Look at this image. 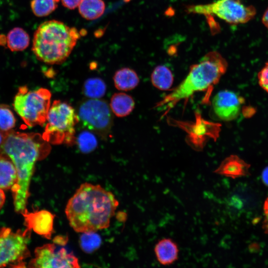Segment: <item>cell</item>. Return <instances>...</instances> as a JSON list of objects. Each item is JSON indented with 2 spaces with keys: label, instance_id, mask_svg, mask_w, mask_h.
I'll return each instance as SVG.
<instances>
[{
  "label": "cell",
  "instance_id": "4dcf8cb0",
  "mask_svg": "<svg viewBox=\"0 0 268 268\" xmlns=\"http://www.w3.org/2000/svg\"><path fill=\"white\" fill-rule=\"evenodd\" d=\"M5 200V194L2 189L0 188V210L3 206Z\"/></svg>",
  "mask_w": 268,
  "mask_h": 268
},
{
  "label": "cell",
  "instance_id": "83f0119b",
  "mask_svg": "<svg viewBox=\"0 0 268 268\" xmlns=\"http://www.w3.org/2000/svg\"><path fill=\"white\" fill-rule=\"evenodd\" d=\"M265 219L263 227L266 232H268V198L265 201L264 205Z\"/></svg>",
  "mask_w": 268,
  "mask_h": 268
},
{
  "label": "cell",
  "instance_id": "e0dca14e",
  "mask_svg": "<svg viewBox=\"0 0 268 268\" xmlns=\"http://www.w3.org/2000/svg\"><path fill=\"white\" fill-rule=\"evenodd\" d=\"M16 180L17 173L13 163L7 157L0 155V188L11 189Z\"/></svg>",
  "mask_w": 268,
  "mask_h": 268
},
{
  "label": "cell",
  "instance_id": "9c48e42d",
  "mask_svg": "<svg viewBox=\"0 0 268 268\" xmlns=\"http://www.w3.org/2000/svg\"><path fill=\"white\" fill-rule=\"evenodd\" d=\"M108 103L100 99L88 98L78 106L77 115L83 126L102 138L111 131L113 117Z\"/></svg>",
  "mask_w": 268,
  "mask_h": 268
},
{
  "label": "cell",
  "instance_id": "ba28073f",
  "mask_svg": "<svg viewBox=\"0 0 268 268\" xmlns=\"http://www.w3.org/2000/svg\"><path fill=\"white\" fill-rule=\"evenodd\" d=\"M189 13L213 14L231 24H243L252 20L256 14L253 5L246 6L240 0H217L212 2L187 6Z\"/></svg>",
  "mask_w": 268,
  "mask_h": 268
},
{
  "label": "cell",
  "instance_id": "30bf717a",
  "mask_svg": "<svg viewBox=\"0 0 268 268\" xmlns=\"http://www.w3.org/2000/svg\"><path fill=\"white\" fill-rule=\"evenodd\" d=\"M29 268H79L78 259L64 247L59 248L53 243L37 247L34 257L28 264Z\"/></svg>",
  "mask_w": 268,
  "mask_h": 268
},
{
  "label": "cell",
  "instance_id": "8fae6325",
  "mask_svg": "<svg viewBox=\"0 0 268 268\" xmlns=\"http://www.w3.org/2000/svg\"><path fill=\"white\" fill-rule=\"evenodd\" d=\"M242 100L234 92L223 90L218 92L213 97L211 106L214 114L223 121H231L239 116Z\"/></svg>",
  "mask_w": 268,
  "mask_h": 268
},
{
  "label": "cell",
  "instance_id": "ac0fdd59",
  "mask_svg": "<svg viewBox=\"0 0 268 268\" xmlns=\"http://www.w3.org/2000/svg\"><path fill=\"white\" fill-rule=\"evenodd\" d=\"M151 81L155 88L161 90H167L173 85L174 76L168 67L159 65L156 67L152 71Z\"/></svg>",
  "mask_w": 268,
  "mask_h": 268
},
{
  "label": "cell",
  "instance_id": "f546056e",
  "mask_svg": "<svg viewBox=\"0 0 268 268\" xmlns=\"http://www.w3.org/2000/svg\"><path fill=\"white\" fill-rule=\"evenodd\" d=\"M263 24L268 29V7L265 10L262 19Z\"/></svg>",
  "mask_w": 268,
  "mask_h": 268
},
{
  "label": "cell",
  "instance_id": "484cf974",
  "mask_svg": "<svg viewBox=\"0 0 268 268\" xmlns=\"http://www.w3.org/2000/svg\"><path fill=\"white\" fill-rule=\"evenodd\" d=\"M258 78L260 86L268 93V62L259 72Z\"/></svg>",
  "mask_w": 268,
  "mask_h": 268
},
{
  "label": "cell",
  "instance_id": "5b68a950",
  "mask_svg": "<svg viewBox=\"0 0 268 268\" xmlns=\"http://www.w3.org/2000/svg\"><path fill=\"white\" fill-rule=\"evenodd\" d=\"M47 124L42 134L49 143L72 145L75 140V126L78 122L74 109L66 102L55 100L50 106Z\"/></svg>",
  "mask_w": 268,
  "mask_h": 268
},
{
  "label": "cell",
  "instance_id": "ffe728a7",
  "mask_svg": "<svg viewBox=\"0 0 268 268\" xmlns=\"http://www.w3.org/2000/svg\"><path fill=\"white\" fill-rule=\"evenodd\" d=\"M29 42V35L20 27H15L11 29L6 38L7 46L12 51H21L25 50L28 46Z\"/></svg>",
  "mask_w": 268,
  "mask_h": 268
},
{
  "label": "cell",
  "instance_id": "d6986e66",
  "mask_svg": "<svg viewBox=\"0 0 268 268\" xmlns=\"http://www.w3.org/2000/svg\"><path fill=\"white\" fill-rule=\"evenodd\" d=\"M79 14L87 20H94L102 15L105 9L103 0H82L78 6Z\"/></svg>",
  "mask_w": 268,
  "mask_h": 268
},
{
  "label": "cell",
  "instance_id": "f1b7e54d",
  "mask_svg": "<svg viewBox=\"0 0 268 268\" xmlns=\"http://www.w3.org/2000/svg\"><path fill=\"white\" fill-rule=\"evenodd\" d=\"M262 178L265 185L268 186V166H267L263 171Z\"/></svg>",
  "mask_w": 268,
  "mask_h": 268
},
{
  "label": "cell",
  "instance_id": "4316f807",
  "mask_svg": "<svg viewBox=\"0 0 268 268\" xmlns=\"http://www.w3.org/2000/svg\"><path fill=\"white\" fill-rule=\"evenodd\" d=\"M62 4L69 9L77 7L82 0H61Z\"/></svg>",
  "mask_w": 268,
  "mask_h": 268
},
{
  "label": "cell",
  "instance_id": "cb8c5ba5",
  "mask_svg": "<svg viewBox=\"0 0 268 268\" xmlns=\"http://www.w3.org/2000/svg\"><path fill=\"white\" fill-rule=\"evenodd\" d=\"M76 140L80 150L83 153L91 152L97 145L96 137L91 131L82 132L78 134Z\"/></svg>",
  "mask_w": 268,
  "mask_h": 268
},
{
  "label": "cell",
  "instance_id": "8992f818",
  "mask_svg": "<svg viewBox=\"0 0 268 268\" xmlns=\"http://www.w3.org/2000/svg\"><path fill=\"white\" fill-rule=\"evenodd\" d=\"M51 97L46 88L29 91L26 86H21L14 97L13 107L27 126H42L47 120Z\"/></svg>",
  "mask_w": 268,
  "mask_h": 268
},
{
  "label": "cell",
  "instance_id": "44dd1931",
  "mask_svg": "<svg viewBox=\"0 0 268 268\" xmlns=\"http://www.w3.org/2000/svg\"><path fill=\"white\" fill-rule=\"evenodd\" d=\"M106 89L105 82L99 77L88 78L83 86L84 94L91 99H100L105 95Z\"/></svg>",
  "mask_w": 268,
  "mask_h": 268
},
{
  "label": "cell",
  "instance_id": "9a60e30c",
  "mask_svg": "<svg viewBox=\"0 0 268 268\" xmlns=\"http://www.w3.org/2000/svg\"><path fill=\"white\" fill-rule=\"evenodd\" d=\"M110 105L112 112L116 116L124 117L133 111L135 103L131 96L121 92L115 93L112 96Z\"/></svg>",
  "mask_w": 268,
  "mask_h": 268
},
{
  "label": "cell",
  "instance_id": "6da1fadb",
  "mask_svg": "<svg viewBox=\"0 0 268 268\" xmlns=\"http://www.w3.org/2000/svg\"><path fill=\"white\" fill-rule=\"evenodd\" d=\"M2 133L4 138L0 145V155L8 158L15 167L17 180L11 190L15 211L22 214L27 209L35 164L48 156L51 146L38 133H20L12 130Z\"/></svg>",
  "mask_w": 268,
  "mask_h": 268
},
{
  "label": "cell",
  "instance_id": "4fadbf2b",
  "mask_svg": "<svg viewBox=\"0 0 268 268\" xmlns=\"http://www.w3.org/2000/svg\"><path fill=\"white\" fill-rule=\"evenodd\" d=\"M249 166V164L238 156L231 155L226 158L213 172L221 176L235 179L247 175Z\"/></svg>",
  "mask_w": 268,
  "mask_h": 268
},
{
  "label": "cell",
  "instance_id": "d4e9b609",
  "mask_svg": "<svg viewBox=\"0 0 268 268\" xmlns=\"http://www.w3.org/2000/svg\"><path fill=\"white\" fill-rule=\"evenodd\" d=\"M16 120L10 108L7 105H0V131H10L15 125Z\"/></svg>",
  "mask_w": 268,
  "mask_h": 268
},
{
  "label": "cell",
  "instance_id": "7c38bea8",
  "mask_svg": "<svg viewBox=\"0 0 268 268\" xmlns=\"http://www.w3.org/2000/svg\"><path fill=\"white\" fill-rule=\"evenodd\" d=\"M21 214L27 228L47 239H51L54 232L53 225L55 215L45 209L33 212H29L27 209Z\"/></svg>",
  "mask_w": 268,
  "mask_h": 268
},
{
  "label": "cell",
  "instance_id": "7402d4cb",
  "mask_svg": "<svg viewBox=\"0 0 268 268\" xmlns=\"http://www.w3.org/2000/svg\"><path fill=\"white\" fill-rule=\"evenodd\" d=\"M82 250L86 253H91L100 247L102 243L101 237L96 231L83 232L79 240Z\"/></svg>",
  "mask_w": 268,
  "mask_h": 268
},
{
  "label": "cell",
  "instance_id": "3957f363",
  "mask_svg": "<svg viewBox=\"0 0 268 268\" xmlns=\"http://www.w3.org/2000/svg\"><path fill=\"white\" fill-rule=\"evenodd\" d=\"M228 64L217 51L205 54L199 63L192 65L186 78L158 104L160 107L171 108L195 93L206 90L217 84L226 72Z\"/></svg>",
  "mask_w": 268,
  "mask_h": 268
},
{
  "label": "cell",
  "instance_id": "603a6c76",
  "mask_svg": "<svg viewBox=\"0 0 268 268\" xmlns=\"http://www.w3.org/2000/svg\"><path fill=\"white\" fill-rule=\"evenodd\" d=\"M60 0H32L30 6L33 13L38 17L49 15L56 10Z\"/></svg>",
  "mask_w": 268,
  "mask_h": 268
},
{
  "label": "cell",
  "instance_id": "7a4b0ae2",
  "mask_svg": "<svg viewBox=\"0 0 268 268\" xmlns=\"http://www.w3.org/2000/svg\"><path fill=\"white\" fill-rule=\"evenodd\" d=\"M119 204L112 192L100 185L85 182L68 200L65 213L75 232L97 231L109 226Z\"/></svg>",
  "mask_w": 268,
  "mask_h": 268
},
{
  "label": "cell",
  "instance_id": "1f68e13d",
  "mask_svg": "<svg viewBox=\"0 0 268 268\" xmlns=\"http://www.w3.org/2000/svg\"><path fill=\"white\" fill-rule=\"evenodd\" d=\"M4 136L2 132L0 131V145L2 143L3 140Z\"/></svg>",
  "mask_w": 268,
  "mask_h": 268
},
{
  "label": "cell",
  "instance_id": "277c9868",
  "mask_svg": "<svg viewBox=\"0 0 268 268\" xmlns=\"http://www.w3.org/2000/svg\"><path fill=\"white\" fill-rule=\"evenodd\" d=\"M81 34L75 27L62 21L51 20L41 23L33 39L32 51L40 61L60 64L69 57Z\"/></svg>",
  "mask_w": 268,
  "mask_h": 268
},
{
  "label": "cell",
  "instance_id": "5bb4252c",
  "mask_svg": "<svg viewBox=\"0 0 268 268\" xmlns=\"http://www.w3.org/2000/svg\"><path fill=\"white\" fill-rule=\"evenodd\" d=\"M157 261L163 266H169L178 259L177 244L172 239L164 238L159 240L154 248Z\"/></svg>",
  "mask_w": 268,
  "mask_h": 268
},
{
  "label": "cell",
  "instance_id": "52a82bcc",
  "mask_svg": "<svg viewBox=\"0 0 268 268\" xmlns=\"http://www.w3.org/2000/svg\"><path fill=\"white\" fill-rule=\"evenodd\" d=\"M31 230L13 231L8 227L0 228V268L26 267L25 260L30 256L28 244Z\"/></svg>",
  "mask_w": 268,
  "mask_h": 268
},
{
  "label": "cell",
  "instance_id": "2e32d148",
  "mask_svg": "<svg viewBox=\"0 0 268 268\" xmlns=\"http://www.w3.org/2000/svg\"><path fill=\"white\" fill-rule=\"evenodd\" d=\"M113 80L116 88L122 91H129L134 89L139 82L136 72L128 67H124L117 70L114 75Z\"/></svg>",
  "mask_w": 268,
  "mask_h": 268
}]
</instances>
